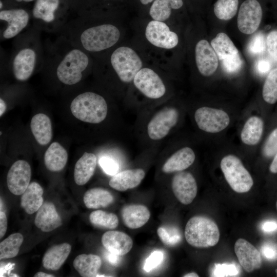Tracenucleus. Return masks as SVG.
I'll use <instances>...</instances> for the list:
<instances>
[{
    "label": "nucleus",
    "instance_id": "72a5a7b5",
    "mask_svg": "<svg viewBox=\"0 0 277 277\" xmlns=\"http://www.w3.org/2000/svg\"><path fill=\"white\" fill-rule=\"evenodd\" d=\"M24 241L20 233L11 234L0 243V259H10L18 254Z\"/></svg>",
    "mask_w": 277,
    "mask_h": 277
},
{
    "label": "nucleus",
    "instance_id": "13d9d810",
    "mask_svg": "<svg viewBox=\"0 0 277 277\" xmlns=\"http://www.w3.org/2000/svg\"><path fill=\"white\" fill-rule=\"evenodd\" d=\"M14 1L17 3H29V2H33L35 0H14Z\"/></svg>",
    "mask_w": 277,
    "mask_h": 277
},
{
    "label": "nucleus",
    "instance_id": "49530a36",
    "mask_svg": "<svg viewBox=\"0 0 277 277\" xmlns=\"http://www.w3.org/2000/svg\"><path fill=\"white\" fill-rule=\"evenodd\" d=\"M262 230L267 233H271L277 230V222L273 220L266 221L262 224Z\"/></svg>",
    "mask_w": 277,
    "mask_h": 277
},
{
    "label": "nucleus",
    "instance_id": "1a4fd4ad",
    "mask_svg": "<svg viewBox=\"0 0 277 277\" xmlns=\"http://www.w3.org/2000/svg\"><path fill=\"white\" fill-rule=\"evenodd\" d=\"M32 16L25 9L13 8L0 11L1 41L14 38L30 26Z\"/></svg>",
    "mask_w": 277,
    "mask_h": 277
},
{
    "label": "nucleus",
    "instance_id": "6e6d98bb",
    "mask_svg": "<svg viewBox=\"0 0 277 277\" xmlns=\"http://www.w3.org/2000/svg\"><path fill=\"white\" fill-rule=\"evenodd\" d=\"M184 277H198L199 275L195 272H190L183 275Z\"/></svg>",
    "mask_w": 277,
    "mask_h": 277
},
{
    "label": "nucleus",
    "instance_id": "de8ad7c7",
    "mask_svg": "<svg viewBox=\"0 0 277 277\" xmlns=\"http://www.w3.org/2000/svg\"><path fill=\"white\" fill-rule=\"evenodd\" d=\"M270 64L265 60L259 61L256 65L257 71L261 74L266 73L270 70Z\"/></svg>",
    "mask_w": 277,
    "mask_h": 277
},
{
    "label": "nucleus",
    "instance_id": "864d4df0",
    "mask_svg": "<svg viewBox=\"0 0 277 277\" xmlns=\"http://www.w3.org/2000/svg\"><path fill=\"white\" fill-rule=\"evenodd\" d=\"M6 109V104L2 98H0V116H2Z\"/></svg>",
    "mask_w": 277,
    "mask_h": 277
},
{
    "label": "nucleus",
    "instance_id": "a18cd8bd",
    "mask_svg": "<svg viewBox=\"0 0 277 277\" xmlns=\"http://www.w3.org/2000/svg\"><path fill=\"white\" fill-rule=\"evenodd\" d=\"M262 255L267 260L277 259V246L272 243H265L261 248Z\"/></svg>",
    "mask_w": 277,
    "mask_h": 277
},
{
    "label": "nucleus",
    "instance_id": "4d7b16f0",
    "mask_svg": "<svg viewBox=\"0 0 277 277\" xmlns=\"http://www.w3.org/2000/svg\"><path fill=\"white\" fill-rule=\"evenodd\" d=\"M141 3L143 5H147L152 2L153 0H140Z\"/></svg>",
    "mask_w": 277,
    "mask_h": 277
},
{
    "label": "nucleus",
    "instance_id": "8fccbe9b",
    "mask_svg": "<svg viewBox=\"0 0 277 277\" xmlns=\"http://www.w3.org/2000/svg\"><path fill=\"white\" fill-rule=\"evenodd\" d=\"M104 256L106 260L112 265H117L120 261V255L112 253L108 250L105 252Z\"/></svg>",
    "mask_w": 277,
    "mask_h": 277
},
{
    "label": "nucleus",
    "instance_id": "4be33fe9",
    "mask_svg": "<svg viewBox=\"0 0 277 277\" xmlns=\"http://www.w3.org/2000/svg\"><path fill=\"white\" fill-rule=\"evenodd\" d=\"M34 224L41 231L48 232L61 226L62 220L54 205L51 202H46L37 210Z\"/></svg>",
    "mask_w": 277,
    "mask_h": 277
},
{
    "label": "nucleus",
    "instance_id": "7c9ffc66",
    "mask_svg": "<svg viewBox=\"0 0 277 277\" xmlns=\"http://www.w3.org/2000/svg\"><path fill=\"white\" fill-rule=\"evenodd\" d=\"M83 201L89 209H99L109 206L114 201V196L108 190L101 188H94L87 190Z\"/></svg>",
    "mask_w": 277,
    "mask_h": 277
},
{
    "label": "nucleus",
    "instance_id": "6e6552de",
    "mask_svg": "<svg viewBox=\"0 0 277 277\" xmlns=\"http://www.w3.org/2000/svg\"><path fill=\"white\" fill-rule=\"evenodd\" d=\"M221 168L231 188L238 193L248 192L253 184V179L241 160L228 155L221 160Z\"/></svg>",
    "mask_w": 277,
    "mask_h": 277
},
{
    "label": "nucleus",
    "instance_id": "a19ab883",
    "mask_svg": "<svg viewBox=\"0 0 277 277\" xmlns=\"http://www.w3.org/2000/svg\"><path fill=\"white\" fill-rule=\"evenodd\" d=\"M265 43L264 35L261 33L252 37L248 45V50L252 54H258L264 52Z\"/></svg>",
    "mask_w": 277,
    "mask_h": 277
},
{
    "label": "nucleus",
    "instance_id": "a878e982",
    "mask_svg": "<svg viewBox=\"0 0 277 277\" xmlns=\"http://www.w3.org/2000/svg\"><path fill=\"white\" fill-rule=\"evenodd\" d=\"M96 166V157L92 153L85 152L75 165L74 179L80 186L86 184L94 174Z\"/></svg>",
    "mask_w": 277,
    "mask_h": 277
},
{
    "label": "nucleus",
    "instance_id": "5fc2aeb1",
    "mask_svg": "<svg viewBox=\"0 0 277 277\" xmlns=\"http://www.w3.org/2000/svg\"><path fill=\"white\" fill-rule=\"evenodd\" d=\"M34 277H53L54 276L52 274H48L44 272L39 271L37 272L34 275Z\"/></svg>",
    "mask_w": 277,
    "mask_h": 277
},
{
    "label": "nucleus",
    "instance_id": "09e8293b",
    "mask_svg": "<svg viewBox=\"0 0 277 277\" xmlns=\"http://www.w3.org/2000/svg\"><path fill=\"white\" fill-rule=\"evenodd\" d=\"M7 219L5 213L1 210L0 211V238H2L7 230Z\"/></svg>",
    "mask_w": 277,
    "mask_h": 277
},
{
    "label": "nucleus",
    "instance_id": "4468645a",
    "mask_svg": "<svg viewBox=\"0 0 277 277\" xmlns=\"http://www.w3.org/2000/svg\"><path fill=\"white\" fill-rule=\"evenodd\" d=\"M145 36L151 45L162 49H171L179 43L177 34L170 30L164 22L150 21L146 27Z\"/></svg>",
    "mask_w": 277,
    "mask_h": 277
},
{
    "label": "nucleus",
    "instance_id": "c03bdc74",
    "mask_svg": "<svg viewBox=\"0 0 277 277\" xmlns=\"http://www.w3.org/2000/svg\"><path fill=\"white\" fill-rule=\"evenodd\" d=\"M266 45L270 56L277 61V30H273L268 34Z\"/></svg>",
    "mask_w": 277,
    "mask_h": 277
},
{
    "label": "nucleus",
    "instance_id": "603ef678",
    "mask_svg": "<svg viewBox=\"0 0 277 277\" xmlns=\"http://www.w3.org/2000/svg\"><path fill=\"white\" fill-rule=\"evenodd\" d=\"M14 264H11L9 263L5 266H3V267L1 268V272H2V274H3L4 272H8V274H9V272L11 271V270L13 269V266L14 265Z\"/></svg>",
    "mask_w": 277,
    "mask_h": 277
},
{
    "label": "nucleus",
    "instance_id": "f03ea898",
    "mask_svg": "<svg viewBox=\"0 0 277 277\" xmlns=\"http://www.w3.org/2000/svg\"><path fill=\"white\" fill-rule=\"evenodd\" d=\"M57 35L55 40L48 39L44 43L42 68L53 70L57 80L64 85H76L93 66V58L62 35Z\"/></svg>",
    "mask_w": 277,
    "mask_h": 277
},
{
    "label": "nucleus",
    "instance_id": "e433bc0d",
    "mask_svg": "<svg viewBox=\"0 0 277 277\" xmlns=\"http://www.w3.org/2000/svg\"><path fill=\"white\" fill-rule=\"evenodd\" d=\"M262 95L264 101L270 104L277 101V68L271 70L264 84Z\"/></svg>",
    "mask_w": 277,
    "mask_h": 277
},
{
    "label": "nucleus",
    "instance_id": "c85d7f7f",
    "mask_svg": "<svg viewBox=\"0 0 277 277\" xmlns=\"http://www.w3.org/2000/svg\"><path fill=\"white\" fill-rule=\"evenodd\" d=\"M68 153L65 149L57 142L52 143L44 155V163L48 170L52 172L62 170L66 166Z\"/></svg>",
    "mask_w": 277,
    "mask_h": 277
},
{
    "label": "nucleus",
    "instance_id": "423d86ee",
    "mask_svg": "<svg viewBox=\"0 0 277 277\" xmlns=\"http://www.w3.org/2000/svg\"><path fill=\"white\" fill-rule=\"evenodd\" d=\"M187 242L196 248H208L216 245L220 232L217 225L210 218L197 215L187 222L184 231Z\"/></svg>",
    "mask_w": 277,
    "mask_h": 277
},
{
    "label": "nucleus",
    "instance_id": "bf43d9fd",
    "mask_svg": "<svg viewBox=\"0 0 277 277\" xmlns=\"http://www.w3.org/2000/svg\"><path fill=\"white\" fill-rule=\"evenodd\" d=\"M96 276H111L110 275H106L105 274H97Z\"/></svg>",
    "mask_w": 277,
    "mask_h": 277
},
{
    "label": "nucleus",
    "instance_id": "79ce46f5",
    "mask_svg": "<svg viewBox=\"0 0 277 277\" xmlns=\"http://www.w3.org/2000/svg\"><path fill=\"white\" fill-rule=\"evenodd\" d=\"M163 258L164 254L162 251H154L146 260L144 269L149 272L155 268L162 263Z\"/></svg>",
    "mask_w": 277,
    "mask_h": 277
},
{
    "label": "nucleus",
    "instance_id": "052dcab7",
    "mask_svg": "<svg viewBox=\"0 0 277 277\" xmlns=\"http://www.w3.org/2000/svg\"><path fill=\"white\" fill-rule=\"evenodd\" d=\"M275 273H276V276H277V269H275Z\"/></svg>",
    "mask_w": 277,
    "mask_h": 277
},
{
    "label": "nucleus",
    "instance_id": "7ed1b4c3",
    "mask_svg": "<svg viewBox=\"0 0 277 277\" xmlns=\"http://www.w3.org/2000/svg\"><path fill=\"white\" fill-rule=\"evenodd\" d=\"M41 32L32 25L14 38L7 65L18 81L28 80L37 68H42L44 47Z\"/></svg>",
    "mask_w": 277,
    "mask_h": 277
},
{
    "label": "nucleus",
    "instance_id": "473e14b6",
    "mask_svg": "<svg viewBox=\"0 0 277 277\" xmlns=\"http://www.w3.org/2000/svg\"><path fill=\"white\" fill-rule=\"evenodd\" d=\"M183 5V0H155L149 14L153 20L164 22L169 18L172 9H180Z\"/></svg>",
    "mask_w": 277,
    "mask_h": 277
},
{
    "label": "nucleus",
    "instance_id": "6ab92c4d",
    "mask_svg": "<svg viewBox=\"0 0 277 277\" xmlns=\"http://www.w3.org/2000/svg\"><path fill=\"white\" fill-rule=\"evenodd\" d=\"M196 66L199 72L204 76L212 74L218 67V57L208 42L201 39L197 42L195 48Z\"/></svg>",
    "mask_w": 277,
    "mask_h": 277
},
{
    "label": "nucleus",
    "instance_id": "bb28decb",
    "mask_svg": "<svg viewBox=\"0 0 277 277\" xmlns=\"http://www.w3.org/2000/svg\"><path fill=\"white\" fill-rule=\"evenodd\" d=\"M31 132L37 141L41 145L48 144L52 136L51 122L45 114L38 113L34 115L30 123Z\"/></svg>",
    "mask_w": 277,
    "mask_h": 277
},
{
    "label": "nucleus",
    "instance_id": "ddd939ff",
    "mask_svg": "<svg viewBox=\"0 0 277 277\" xmlns=\"http://www.w3.org/2000/svg\"><path fill=\"white\" fill-rule=\"evenodd\" d=\"M194 118L199 128L209 133H217L225 129L229 124L230 118L224 111L207 107L197 109Z\"/></svg>",
    "mask_w": 277,
    "mask_h": 277
},
{
    "label": "nucleus",
    "instance_id": "f3484780",
    "mask_svg": "<svg viewBox=\"0 0 277 277\" xmlns=\"http://www.w3.org/2000/svg\"><path fill=\"white\" fill-rule=\"evenodd\" d=\"M31 176L30 165L24 160H18L10 167L7 176V186L14 195L22 194L29 185Z\"/></svg>",
    "mask_w": 277,
    "mask_h": 277
},
{
    "label": "nucleus",
    "instance_id": "f8f14e48",
    "mask_svg": "<svg viewBox=\"0 0 277 277\" xmlns=\"http://www.w3.org/2000/svg\"><path fill=\"white\" fill-rule=\"evenodd\" d=\"M133 83L141 93L150 99H159L166 92V86L160 75L150 68H142L135 75Z\"/></svg>",
    "mask_w": 277,
    "mask_h": 277
},
{
    "label": "nucleus",
    "instance_id": "4c0bfd02",
    "mask_svg": "<svg viewBox=\"0 0 277 277\" xmlns=\"http://www.w3.org/2000/svg\"><path fill=\"white\" fill-rule=\"evenodd\" d=\"M157 233L161 241L167 246H174L182 239L179 229L174 226H160L157 230Z\"/></svg>",
    "mask_w": 277,
    "mask_h": 277
},
{
    "label": "nucleus",
    "instance_id": "0eeeda50",
    "mask_svg": "<svg viewBox=\"0 0 277 277\" xmlns=\"http://www.w3.org/2000/svg\"><path fill=\"white\" fill-rule=\"evenodd\" d=\"M61 0H35L32 10V25L40 31L58 33L69 21L59 12Z\"/></svg>",
    "mask_w": 277,
    "mask_h": 277
},
{
    "label": "nucleus",
    "instance_id": "ea45409f",
    "mask_svg": "<svg viewBox=\"0 0 277 277\" xmlns=\"http://www.w3.org/2000/svg\"><path fill=\"white\" fill-rule=\"evenodd\" d=\"M265 156L270 157L277 153V128L273 130L267 138L263 149Z\"/></svg>",
    "mask_w": 277,
    "mask_h": 277
},
{
    "label": "nucleus",
    "instance_id": "c756f323",
    "mask_svg": "<svg viewBox=\"0 0 277 277\" xmlns=\"http://www.w3.org/2000/svg\"><path fill=\"white\" fill-rule=\"evenodd\" d=\"M101 265V258L92 254H80L73 262L75 269L83 277L96 276Z\"/></svg>",
    "mask_w": 277,
    "mask_h": 277
},
{
    "label": "nucleus",
    "instance_id": "2f4dec72",
    "mask_svg": "<svg viewBox=\"0 0 277 277\" xmlns=\"http://www.w3.org/2000/svg\"><path fill=\"white\" fill-rule=\"evenodd\" d=\"M263 122L260 117L256 116L249 117L241 133L242 142L248 145L258 144L263 133Z\"/></svg>",
    "mask_w": 277,
    "mask_h": 277
},
{
    "label": "nucleus",
    "instance_id": "f704fd0d",
    "mask_svg": "<svg viewBox=\"0 0 277 277\" xmlns=\"http://www.w3.org/2000/svg\"><path fill=\"white\" fill-rule=\"evenodd\" d=\"M89 220L94 226L103 229H114L118 225L116 214L101 210L92 212L89 215Z\"/></svg>",
    "mask_w": 277,
    "mask_h": 277
},
{
    "label": "nucleus",
    "instance_id": "39448f33",
    "mask_svg": "<svg viewBox=\"0 0 277 277\" xmlns=\"http://www.w3.org/2000/svg\"><path fill=\"white\" fill-rule=\"evenodd\" d=\"M70 109L76 118L91 124H98L103 121L108 112V106L105 98L102 95L90 91L77 95L71 102Z\"/></svg>",
    "mask_w": 277,
    "mask_h": 277
},
{
    "label": "nucleus",
    "instance_id": "dca6fc26",
    "mask_svg": "<svg viewBox=\"0 0 277 277\" xmlns=\"http://www.w3.org/2000/svg\"><path fill=\"white\" fill-rule=\"evenodd\" d=\"M171 187L176 198L184 205L191 203L197 192L195 178L191 173L186 171H180L174 175Z\"/></svg>",
    "mask_w": 277,
    "mask_h": 277
},
{
    "label": "nucleus",
    "instance_id": "c9c22d12",
    "mask_svg": "<svg viewBox=\"0 0 277 277\" xmlns=\"http://www.w3.org/2000/svg\"><path fill=\"white\" fill-rule=\"evenodd\" d=\"M238 5V0H217L214 5V13L220 19L229 20L236 14Z\"/></svg>",
    "mask_w": 277,
    "mask_h": 277
},
{
    "label": "nucleus",
    "instance_id": "5701e85b",
    "mask_svg": "<svg viewBox=\"0 0 277 277\" xmlns=\"http://www.w3.org/2000/svg\"><path fill=\"white\" fill-rule=\"evenodd\" d=\"M121 215L124 225L132 229L139 228L146 224L150 217L148 208L141 204H130L124 206Z\"/></svg>",
    "mask_w": 277,
    "mask_h": 277
},
{
    "label": "nucleus",
    "instance_id": "2eb2a0df",
    "mask_svg": "<svg viewBox=\"0 0 277 277\" xmlns=\"http://www.w3.org/2000/svg\"><path fill=\"white\" fill-rule=\"evenodd\" d=\"M262 17V9L256 0H246L241 5L237 18L239 30L251 34L259 28Z\"/></svg>",
    "mask_w": 277,
    "mask_h": 277
},
{
    "label": "nucleus",
    "instance_id": "680f3d73",
    "mask_svg": "<svg viewBox=\"0 0 277 277\" xmlns=\"http://www.w3.org/2000/svg\"><path fill=\"white\" fill-rule=\"evenodd\" d=\"M276 210H277V201H276Z\"/></svg>",
    "mask_w": 277,
    "mask_h": 277
},
{
    "label": "nucleus",
    "instance_id": "412c9836",
    "mask_svg": "<svg viewBox=\"0 0 277 277\" xmlns=\"http://www.w3.org/2000/svg\"><path fill=\"white\" fill-rule=\"evenodd\" d=\"M145 176V172L142 169H127L113 175L109 185L116 190L125 191L138 186Z\"/></svg>",
    "mask_w": 277,
    "mask_h": 277
},
{
    "label": "nucleus",
    "instance_id": "20e7f679",
    "mask_svg": "<svg viewBox=\"0 0 277 277\" xmlns=\"http://www.w3.org/2000/svg\"><path fill=\"white\" fill-rule=\"evenodd\" d=\"M93 66L110 69L124 83L128 84L143 68V62L131 48L121 46L112 48L107 52L93 57Z\"/></svg>",
    "mask_w": 277,
    "mask_h": 277
},
{
    "label": "nucleus",
    "instance_id": "37998d69",
    "mask_svg": "<svg viewBox=\"0 0 277 277\" xmlns=\"http://www.w3.org/2000/svg\"><path fill=\"white\" fill-rule=\"evenodd\" d=\"M99 164L104 171L110 175H114L118 172V164L112 159L103 156L99 160Z\"/></svg>",
    "mask_w": 277,
    "mask_h": 277
},
{
    "label": "nucleus",
    "instance_id": "3c124183",
    "mask_svg": "<svg viewBox=\"0 0 277 277\" xmlns=\"http://www.w3.org/2000/svg\"><path fill=\"white\" fill-rule=\"evenodd\" d=\"M269 170L273 173H277V153L274 155V159L270 164Z\"/></svg>",
    "mask_w": 277,
    "mask_h": 277
},
{
    "label": "nucleus",
    "instance_id": "f257e3e1",
    "mask_svg": "<svg viewBox=\"0 0 277 277\" xmlns=\"http://www.w3.org/2000/svg\"><path fill=\"white\" fill-rule=\"evenodd\" d=\"M91 16H79L69 20L57 34L93 57L102 55L119 42L121 32L114 22L94 19Z\"/></svg>",
    "mask_w": 277,
    "mask_h": 277
},
{
    "label": "nucleus",
    "instance_id": "b1692460",
    "mask_svg": "<svg viewBox=\"0 0 277 277\" xmlns=\"http://www.w3.org/2000/svg\"><path fill=\"white\" fill-rule=\"evenodd\" d=\"M195 159V153L191 148H182L166 160L162 167V171L165 173L183 171L193 163Z\"/></svg>",
    "mask_w": 277,
    "mask_h": 277
},
{
    "label": "nucleus",
    "instance_id": "a211bd4d",
    "mask_svg": "<svg viewBox=\"0 0 277 277\" xmlns=\"http://www.w3.org/2000/svg\"><path fill=\"white\" fill-rule=\"evenodd\" d=\"M234 248L240 265L246 271L251 272L261 268L262 258L260 252L250 243L240 238L235 242Z\"/></svg>",
    "mask_w": 277,
    "mask_h": 277
},
{
    "label": "nucleus",
    "instance_id": "cd10ccee",
    "mask_svg": "<svg viewBox=\"0 0 277 277\" xmlns=\"http://www.w3.org/2000/svg\"><path fill=\"white\" fill-rule=\"evenodd\" d=\"M43 190L36 182L30 183L21 196V205L29 214L37 211L43 204Z\"/></svg>",
    "mask_w": 277,
    "mask_h": 277
},
{
    "label": "nucleus",
    "instance_id": "9d476101",
    "mask_svg": "<svg viewBox=\"0 0 277 277\" xmlns=\"http://www.w3.org/2000/svg\"><path fill=\"white\" fill-rule=\"evenodd\" d=\"M211 45L226 72L234 73L241 69L243 65L242 57L238 49L226 34L218 33L212 39Z\"/></svg>",
    "mask_w": 277,
    "mask_h": 277
},
{
    "label": "nucleus",
    "instance_id": "393cba45",
    "mask_svg": "<svg viewBox=\"0 0 277 277\" xmlns=\"http://www.w3.org/2000/svg\"><path fill=\"white\" fill-rule=\"evenodd\" d=\"M71 250V245L67 243L50 247L43 256V267L48 270H58L68 257Z\"/></svg>",
    "mask_w": 277,
    "mask_h": 277
},
{
    "label": "nucleus",
    "instance_id": "9b49d317",
    "mask_svg": "<svg viewBox=\"0 0 277 277\" xmlns=\"http://www.w3.org/2000/svg\"><path fill=\"white\" fill-rule=\"evenodd\" d=\"M179 117V111L173 107H165L157 111L147 125L149 137L153 141L165 138L176 125Z\"/></svg>",
    "mask_w": 277,
    "mask_h": 277
},
{
    "label": "nucleus",
    "instance_id": "aec40b11",
    "mask_svg": "<svg viewBox=\"0 0 277 277\" xmlns=\"http://www.w3.org/2000/svg\"><path fill=\"white\" fill-rule=\"evenodd\" d=\"M102 243L106 249L120 256L128 253L133 246V241L127 234L111 230L102 236Z\"/></svg>",
    "mask_w": 277,
    "mask_h": 277
},
{
    "label": "nucleus",
    "instance_id": "58836bf2",
    "mask_svg": "<svg viewBox=\"0 0 277 277\" xmlns=\"http://www.w3.org/2000/svg\"><path fill=\"white\" fill-rule=\"evenodd\" d=\"M239 268L234 264H215L212 276L217 277L235 276L239 273Z\"/></svg>",
    "mask_w": 277,
    "mask_h": 277
}]
</instances>
